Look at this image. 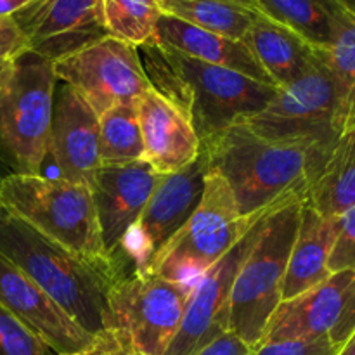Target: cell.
I'll return each mask as SVG.
<instances>
[{
  "label": "cell",
  "instance_id": "cell-1",
  "mask_svg": "<svg viewBox=\"0 0 355 355\" xmlns=\"http://www.w3.org/2000/svg\"><path fill=\"white\" fill-rule=\"evenodd\" d=\"M208 170L231 189L241 217L270 210L290 198H307L329 149L309 142H272L234 123L201 142Z\"/></svg>",
  "mask_w": 355,
  "mask_h": 355
},
{
  "label": "cell",
  "instance_id": "cell-2",
  "mask_svg": "<svg viewBox=\"0 0 355 355\" xmlns=\"http://www.w3.org/2000/svg\"><path fill=\"white\" fill-rule=\"evenodd\" d=\"M0 255L23 270L90 335L110 329V291L121 279L118 260L83 259L0 208Z\"/></svg>",
  "mask_w": 355,
  "mask_h": 355
},
{
  "label": "cell",
  "instance_id": "cell-3",
  "mask_svg": "<svg viewBox=\"0 0 355 355\" xmlns=\"http://www.w3.org/2000/svg\"><path fill=\"white\" fill-rule=\"evenodd\" d=\"M151 89L189 116L201 142L267 106L277 87L187 58L158 44L137 47Z\"/></svg>",
  "mask_w": 355,
  "mask_h": 355
},
{
  "label": "cell",
  "instance_id": "cell-4",
  "mask_svg": "<svg viewBox=\"0 0 355 355\" xmlns=\"http://www.w3.org/2000/svg\"><path fill=\"white\" fill-rule=\"evenodd\" d=\"M305 198H290L263 218L248 255L239 266L229 298V331L255 349L281 304L291 246Z\"/></svg>",
  "mask_w": 355,
  "mask_h": 355
},
{
  "label": "cell",
  "instance_id": "cell-5",
  "mask_svg": "<svg viewBox=\"0 0 355 355\" xmlns=\"http://www.w3.org/2000/svg\"><path fill=\"white\" fill-rule=\"evenodd\" d=\"M0 208L83 259L116 260L104 250L92 194L83 184L9 173L0 179Z\"/></svg>",
  "mask_w": 355,
  "mask_h": 355
},
{
  "label": "cell",
  "instance_id": "cell-6",
  "mask_svg": "<svg viewBox=\"0 0 355 355\" xmlns=\"http://www.w3.org/2000/svg\"><path fill=\"white\" fill-rule=\"evenodd\" d=\"M55 80L52 61L28 49L0 82V162L10 173L38 175L44 166Z\"/></svg>",
  "mask_w": 355,
  "mask_h": 355
},
{
  "label": "cell",
  "instance_id": "cell-7",
  "mask_svg": "<svg viewBox=\"0 0 355 355\" xmlns=\"http://www.w3.org/2000/svg\"><path fill=\"white\" fill-rule=\"evenodd\" d=\"M267 211L241 217L225 180L217 172L208 170L200 205L189 220L159 250L149 272L194 284Z\"/></svg>",
  "mask_w": 355,
  "mask_h": 355
},
{
  "label": "cell",
  "instance_id": "cell-8",
  "mask_svg": "<svg viewBox=\"0 0 355 355\" xmlns=\"http://www.w3.org/2000/svg\"><path fill=\"white\" fill-rule=\"evenodd\" d=\"M193 284L153 272H132L110 291V329L130 343L135 355H165L182 322Z\"/></svg>",
  "mask_w": 355,
  "mask_h": 355
},
{
  "label": "cell",
  "instance_id": "cell-9",
  "mask_svg": "<svg viewBox=\"0 0 355 355\" xmlns=\"http://www.w3.org/2000/svg\"><path fill=\"white\" fill-rule=\"evenodd\" d=\"M241 123L267 141L309 142L331 149L343 132L331 75L318 59L305 75L277 89L260 113Z\"/></svg>",
  "mask_w": 355,
  "mask_h": 355
},
{
  "label": "cell",
  "instance_id": "cell-10",
  "mask_svg": "<svg viewBox=\"0 0 355 355\" xmlns=\"http://www.w3.org/2000/svg\"><path fill=\"white\" fill-rule=\"evenodd\" d=\"M55 78L71 87L99 116L120 104H137L151 89L137 47L106 37L52 61Z\"/></svg>",
  "mask_w": 355,
  "mask_h": 355
},
{
  "label": "cell",
  "instance_id": "cell-11",
  "mask_svg": "<svg viewBox=\"0 0 355 355\" xmlns=\"http://www.w3.org/2000/svg\"><path fill=\"white\" fill-rule=\"evenodd\" d=\"M354 331L355 270H342L305 293L281 302L259 345L329 338L340 349Z\"/></svg>",
  "mask_w": 355,
  "mask_h": 355
},
{
  "label": "cell",
  "instance_id": "cell-12",
  "mask_svg": "<svg viewBox=\"0 0 355 355\" xmlns=\"http://www.w3.org/2000/svg\"><path fill=\"white\" fill-rule=\"evenodd\" d=\"M207 175L203 153L180 172L162 175L121 246L120 253L130 259L134 272H149L159 250L189 220L203 198Z\"/></svg>",
  "mask_w": 355,
  "mask_h": 355
},
{
  "label": "cell",
  "instance_id": "cell-13",
  "mask_svg": "<svg viewBox=\"0 0 355 355\" xmlns=\"http://www.w3.org/2000/svg\"><path fill=\"white\" fill-rule=\"evenodd\" d=\"M267 214L260 217L218 262L194 281L180 328L165 355H194L201 347L227 331L229 298L236 274L255 243Z\"/></svg>",
  "mask_w": 355,
  "mask_h": 355
},
{
  "label": "cell",
  "instance_id": "cell-14",
  "mask_svg": "<svg viewBox=\"0 0 355 355\" xmlns=\"http://www.w3.org/2000/svg\"><path fill=\"white\" fill-rule=\"evenodd\" d=\"M162 173L148 162L101 166L89 182L106 253L118 260L125 238L158 186ZM120 262V260H118Z\"/></svg>",
  "mask_w": 355,
  "mask_h": 355
},
{
  "label": "cell",
  "instance_id": "cell-15",
  "mask_svg": "<svg viewBox=\"0 0 355 355\" xmlns=\"http://www.w3.org/2000/svg\"><path fill=\"white\" fill-rule=\"evenodd\" d=\"M0 305L55 355L80 352L96 336L3 255H0Z\"/></svg>",
  "mask_w": 355,
  "mask_h": 355
},
{
  "label": "cell",
  "instance_id": "cell-16",
  "mask_svg": "<svg viewBox=\"0 0 355 355\" xmlns=\"http://www.w3.org/2000/svg\"><path fill=\"white\" fill-rule=\"evenodd\" d=\"M99 3L101 0H31L12 17L26 37L28 49L55 61L106 37Z\"/></svg>",
  "mask_w": 355,
  "mask_h": 355
},
{
  "label": "cell",
  "instance_id": "cell-17",
  "mask_svg": "<svg viewBox=\"0 0 355 355\" xmlns=\"http://www.w3.org/2000/svg\"><path fill=\"white\" fill-rule=\"evenodd\" d=\"M47 156H51L61 179L87 187L94 173L103 166L99 116L66 83L54 96Z\"/></svg>",
  "mask_w": 355,
  "mask_h": 355
},
{
  "label": "cell",
  "instance_id": "cell-18",
  "mask_svg": "<svg viewBox=\"0 0 355 355\" xmlns=\"http://www.w3.org/2000/svg\"><path fill=\"white\" fill-rule=\"evenodd\" d=\"M135 107L144 142V162L156 172L162 175L180 172L200 158V137L189 116L177 104L149 89Z\"/></svg>",
  "mask_w": 355,
  "mask_h": 355
},
{
  "label": "cell",
  "instance_id": "cell-19",
  "mask_svg": "<svg viewBox=\"0 0 355 355\" xmlns=\"http://www.w3.org/2000/svg\"><path fill=\"white\" fill-rule=\"evenodd\" d=\"M155 44L208 64L232 69L266 85H274L272 78L257 62L245 42L201 30L170 14L163 12L159 16Z\"/></svg>",
  "mask_w": 355,
  "mask_h": 355
},
{
  "label": "cell",
  "instance_id": "cell-20",
  "mask_svg": "<svg viewBox=\"0 0 355 355\" xmlns=\"http://www.w3.org/2000/svg\"><path fill=\"white\" fill-rule=\"evenodd\" d=\"M336 218L322 217L304 201L300 225L288 259L281 302L305 293L331 276L328 260L336 238Z\"/></svg>",
  "mask_w": 355,
  "mask_h": 355
},
{
  "label": "cell",
  "instance_id": "cell-21",
  "mask_svg": "<svg viewBox=\"0 0 355 355\" xmlns=\"http://www.w3.org/2000/svg\"><path fill=\"white\" fill-rule=\"evenodd\" d=\"M243 42L277 89L293 83L318 62L314 47L263 14L257 17Z\"/></svg>",
  "mask_w": 355,
  "mask_h": 355
},
{
  "label": "cell",
  "instance_id": "cell-22",
  "mask_svg": "<svg viewBox=\"0 0 355 355\" xmlns=\"http://www.w3.org/2000/svg\"><path fill=\"white\" fill-rule=\"evenodd\" d=\"M309 205L326 218L355 207V127H347L329 149L309 186Z\"/></svg>",
  "mask_w": 355,
  "mask_h": 355
},
{
  "label": "cell",
  "instance_id": "cell-23",
  "mask_svg": "<svg viewBox=\"0 0 355 355\" xmlns=\"http://www.w3.org/2000/svg\"><path fill=\"white\" fill-rule=\"evenodd\" d=\"M333 24L331 44L314 52L335 83L340 121L345 130L355 113V16L336 2Z\"/></svg>",
  "mask_w": 355,
  "mask_h": 355
},
{
  "label": "cell",
  "instance_id": "cell-24",
  "mask_svg": "<svg viewBox=\"0 0 355 355\" xmlns=\"http://www.w3.org/2000/svg\"><path fill=\"white\" fill-rule=\"evenodd\" d=\"M159 7L165 14L179 17L193 26L234 40H243L262 14L232 0H163Z\"/></svg>",
  "mask_w": 355,
  "mask_h": 355
},
{
  "label": "cell",
  "instance_id": "cell-25",
  "mask_svg": "<svg viewBox=\"0 0 355 355\" xmlns=\"http://www.w3.org/2000/svg\"><path fill=\"white\" fill-rule=\"evenodd\" d=\"M257 9L274 23L304 38L311 47L326 49L333 38L335 0H255Z\"/></svg>",
  "mask_w": 355,
  "mask_h": 355
},
{
  "label": "cell",
  "instance_id": "cell-26",
  "mask_svg": "<svg viewBox=\"0 0 355 355\" xmlns=\"http://www.w3.org/2000/svg\"><path fill=\"white\" fill-rule=\"evenodd\" d=\"M101 165L118 166L144 159L135 104H120L99 114Z\"/></svg>",
  "mask_w": 355,
  "mask_h": 355
},
{
  "label": "cell",
  "instance_id": "cell-27",
  "mask_svg": "<svg viewBox=\"0 0 355 355\" xmlns=\"http://www.w3.org/2000/svg\"><path fill=\"white\" fill-rule=\"evenodd\" d=\"M163 14L158 0H101L99 16L110 37L142 47L156 42V24Z\"/></svg>",
  "mask_w": 355,
  "mask_h": 355
},
{
  "label": "cell",
  "instance_id": "cell-28",
  "mask_svg": "<svg viewBox=\"0 0 355 355\" xmlns=\"http://www.w3.org/2000/svg\"><path fill=\"white\" fill-rule=\"evenodd\" d=\"M0 355H49V349L0 305Z\"/></svg>",
  "mask_w": 355,
  "mask_h": 355
},
{
  "label": "cell",
  "instance_id": "cell-29",
  "mask_svg": "<svg viewBox=\"0 0 355 355\" xmlns=\"http://www.w3.org/2000/svg\"><path fill=\"white\" fill-rule=\"evenodd\" d=\"M336 238L328 260V269L331 274L355 270V207L336 217Z\"/></svg>",
  "mask_w": 355,
  "mask_h": 355
},
{
  "label": "cell",
  "instance_id": "cell-30",
  "mask_svg": "<svg viewBox=\"0 0 355 355\" xmlns=\"http://www.w3.org/2000/svg\"><path fill=\"white\" fill-rule=\"evenodd\" d=\"M338 347L329 338L286 340V342L262 343L255 347L253 355H336Z\"/></svg>",
  "mask_w": 355,
  "mask_h": 355
},
{
  "label": "cell",
  "instance_id": "cell-31",
  "mask_svg": "<svg viewBox=\"0 0 355 355\" xmlns=\"http://www.w3.org/2000/svg\"><path fill=\"white\" fill-rule=\"evenodd\" d=\"M64 355H135L130 343L116 329H104L94 336L92 343L80 352Z\"/></svg>",
  "mask_w": 355,
  "mask_h": 355
},
{
  "label": "cell",
  "instance_id": "cell-32",
  "mask_svg": "<svg viewBox=\"0 0 355 355\" xmlns=\"http://www.w3.org/2000/svg\"><path fill=\"white\" fill-rule=\"evenodd\" d=\"M28 51L26 37L12 16L0 17V58H17Z\"/></svg>",
  "mask_w": 355,
  "mask_h": 355
},
{
  "label": "cell",
  "instance_id": "cell-33",
  "mask_svg": "<svg viewBox=\"0 0 355 355\" xmlns=\"http://www.w3.org/2000/svg\"><path fill=\"white\" fill-rule=\"evenodd\" d=\"M253 350L255 349L252 345H248L236 333L227 329L205 347H201L194 355H253Z\"/></svg>",
  "mask_w": 355,
  "mask_h": 355
},
{
  "label": "cell",
  "instance_id": "cell-34",
  "mask_svg": "<svg viewBox=\"0 0 355 355\" xmlns=\"http://www.w3.org/2000/svg\"><path fill=\"white\" fill-rule=\"evenodd\" d=\"M30 2L31 0H0V17L14 16L17 10H21Z\"/></svg>",
  "mask_w": 355,
  "mask_h": 355
},
{
  "label": "cell",
  "instance_id": "cell-35",
  "mask_svg": "<svg viewBox=\"0 0 355 355\" xmlns=\"http://www.w3.org/2000/svg\"><path fill=\"white\" fill-rule=\"evenodd\" d=\"M336 355H355V331H354V335L350 336V338L347 340L342 347H340Z\"/></svg>",
  "mask_w": 355,
  "mask_h": 355
},
{
  "label": "cell",
  "instance_id": "cell-36",
  "mask_svg": "<svg viewBox=\"0 0 355 355\" xmlns=\"http://www.w3.org/2000/svg\"><path fill=\"white\" fill-rule=\"evenodd\" d=\"M10 64H12V59H10V58H0V82L3 80L6 73L9 71Z\"/></svg>",
  "mask_w": 355,
  "mask_h": 355
},
{
  "label": "cell",
  "instance_id": "cell-37",
  "mask_svg": "<svg viewBox=\"0 0 355 355\" xmlns=\"http://www.w3.org/2000/svg\"><path fill=\"white\" fill-rule=\"evenodd\" d=\"M335 2H338L343 9H347L355 16V0H335Z\"/></svg>",
  "mask_w": 355,
  "mask_h": 355
},
{
  "label": "cell",
  "instance_id": "cell-38",
  "mask_svg": "<svg viewBox=\"0 0 355 355\" xmlns=\"http://www.w3.org/2000/svg\"><path fill=\"white\" fill-rule=\"evenodd\" d=\"M163 2V0H158V3ZM232 2H238V3H243V6L246 7H252V9H257V2L255 0H232ZM259 10V9H257Z\"/></svg>",
  "mask_w": 355,
  "mask_h": 355
},
{
  "label": "cell",
  "instance_id": "cell-39",
  "mask_svg": "<svg viewBox=\"0 0 355 355\" xmlns=\"http://www.w3.org/2000/svg\"><path fill=\"white\" fill-rule=\"evenodd\" d=\"M347 127H355V113H354V116L349 120V123H347ZM347 127H345V128H347Z\"/></svg>",
  "mask_w": 355,
  "mask_h": 355
}]
</instances>
